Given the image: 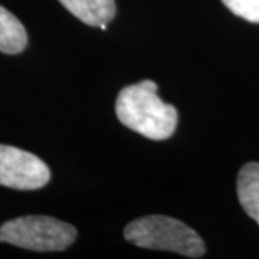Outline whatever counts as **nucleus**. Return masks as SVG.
I'll return each mask as SVG.
<instances>
[{"mask_svg":"<svg viewBox=\"0 0 259 259\" xmlns=\"http://www.w3.org/2000/svg\"><path fill=\"white\" fill-rule=\"evenodd\" d=\"M115 112L121 124L150 140L171 137L179 120L176 108L158 98L157 85L150 79L122 88Z\"/></svg>","mask_w":259,"mask_h":259,"instance_id":"1","label":"nucleus"},{"mask_svg":"<svg viewBox=\"0 0 259 259\" xmlns=\"http://www.w3.org/2000/svg\"><path fill=\"white\" fill-rule=\"evenodd\" d=\"M124 238L146 249L168 250L189 258H202L204 242L197 232L168 216H146L127 225Z\"/></svg>","mask_w":259,"mask_h":259,"instance_id":"2","label":"nucleus"},{"mask_svg":"<svg viewBox=\"0 0 259 259\" xmlns=\"http://www.w3.org/2000/svg\"><path fill=\"white\" fill-rule=\"evenodd\" d=\"M72 225L49 216H23L0 226V242L37 252H56L71 246L76 239Z\"/></svg>","mask_w":259,"mask_h":259,"instance_id":"3","label":"nucleus"},{"mask_svg":"<svg viewBox=\"0 0 259 259\" xmlns=\"http://www.w3.org/2000/svg\"><path fill=\"white\" fill-rule=\"evenodd\" d=\"M51 179L49 167L35 154L0 144V186L18 190H36Z\"/></svg>","mask_w":259,"mask_h":259,"instance_id":"4","label":"nucleus"},{"mask_svg":"<svg viewBox=\"0 0 259 259\" xmlns=\"http://www.w3.org/2000/svg\"><path fill=\"white\" fill-rule=\"evenodd\" d=\"M61 5L75 18L90 26H101L115 16L114 0H59Z\"/></svg>","mask_w":259,"mask_h":259,"instance_id":"5","label":"nucleus"},{"mask_svg":"<svg viewBox=\"0 0 259 259\" xmlns=\"http://www.w3.org/2000/svg\"><path fill=\"white\" fill-rule=\"evenodd\" d=\"M238 197L243 210L259 225V163H248L238 176Z\"/></svg>","mask_w":259,"mask_h":259,"instance_id":"6","label":"nucleus"},{"mask_svg":"<svg viewBox=\"0 0 259 259\" xmlns=\"http://www.w3.org/2000/svg\"><path fill=\"white\" fill-rule=\"evenodd\" d=\"M28 45V33L13 13L0 6V52L8 55L20 54Z\"/></svg>","mask_w":259,"mask_h":259,"instance_id":"7","label":"nucleus"},{"mask_svg":"<svg viewBox=\"0 0 259 259\" xmlns=\"http://www.w3.org/2000/svg\"><path fill=\"white\" fill-rule=\"evenodd\" d=\"M233 15L252 23H259V0H222Z\"/></svg>","mask_w":259,"mask_h":259,"instance_id":"8","label":"nucleus"}]
</instances>
